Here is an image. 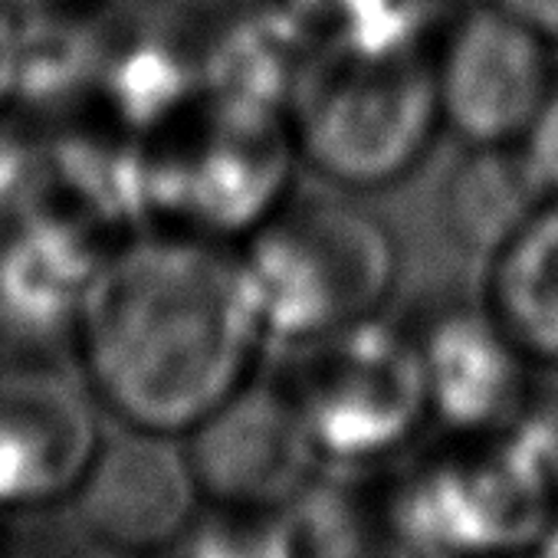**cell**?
Here are the masks:
<instances>
[{
	"mask_svg": "<svg viewBox=\"0 0 558 558\" xmlns=\"http://www.w3.org/2000/svg\"><path fill=\"white\" fill-rule=\"evenodd\" d=\"M266 349L236 246L161 227L109 246L70 345L106 417L178 440Z\"/></svg>",
	"mask_w": 558,
	"mask_h": 558,
	"instance_id": "cell-1",
	"label": "cell"
},
{
	"mask_svg": "<svg viewBox=\"0 0 558 558\" xmlns=\"http://www.w3.org/2000/svg\"><path fill=\"white\" fill-rule=\"evenodd\" d=\"M269 345L296 349L381 316L401 279V246L381 214L336 187L293 191L236 243Z\"/></svg>",
	"mask_w": 558,
	"mask_h": 558,
	"instance_id": "cell-2",
	"label": "cell"
},
{
	"mask_svg": "<svg viewBox=\"0 0 558 558\" xmlns=\"http://www.w3.org/2000/svg\"><path fill=\"white\" fill-rule=\"evenodd\" d=\"M287 122L300 165L326 187L359 197L388 191L421 168L444 132L430 53L362 50L323 37Z\"/></svg>",
	"mask_w": 558,
	"mask_h": 558,
	"instance_id": "cell-3",
	"label": "cell"
},
{
	"mask_svg": "<svg viewBox=\"0 0 558 558\" xmlns=\"http://www.w3.org/2000/svg\"><path fill=\"white\" fill-rule=\"evenodd\" d=\"M283 112L207 96L145 142L148 227L236 246L296 187Z\"/></svg>",
	"mask_w": 558,
	"mask_h": 558,
	"instance_id": "cell-4",
	"label": "cell"
},
{
	"mask_svg": "<svg viewBox=\"0 0 558 558\" xmlns=\"http://www.w3.org/2000/svg\"><path fill=\"white\" fill-rule=\"evenodd\" d=\"M279 375L316 450L368 463L404 447L430 417L417 342L388 313L287 349Z\"/></svg>",
	"mask_w": 558,
	"mask_h": 558,
	"instance_id": "cell-5",
	"label": "cell"
},
{
	"mask_svg": "<svg viewBox=\"0 0 558 558\" xmlns=\"http://www.w3.org/2000/svg\"><path fill=\"white\" fill-rule=\"evenodd\" d=\"M453 457L408 499L414 545L447 558H522L555 525L558 466L525 430V417L499 434L466 437Z\"/></svg>",
	"mask_w": 558,
	"mask_h": 558,
	"instance_id": "cell-6",
	"label": "cell"
},
{
	"mask_svg": "<svg viewBox=\"0 0 558 558\" xmlns=\"http://www.w3.org/2000/svg\"><path fill=\"white\" fill-rule=\"evenodd\" d=\"M430 73L440 122L463 148L515 145L558 80L555 47L489 0L450 14Z\"/></svg>",
	"mask_w": 558,
	"mask_h": 558,
	"instance_id": "cell-7",
	"label": "cell"
},
{
	"mask_svg": "<svg viewBox=\"0 0 558 558\" xmlns=\"http://www.w3.org/2000/svg\"><path fill=\"white\" fill-rule=\"evenodd\" d=\"M102 417L60 359H0V512L70 502L106 440Z\"/></svg>",
	"mask_w": 558,
	"mask_h": 558,
	"instance_id": "cell-8",
	"label": "cell"
},
{
	"mask_svg": "<svg viewBox=\"0 0 558 558\" xmlns=\"http://www.w3.org/2000/svg\"><path fill=\"white\" fill-rule=\"evenodd\" d=\"M181 450L201 502L233 512H279L323 460L283 381L259 372L194 424Z\"/></svg>",
	"mask_w": 558,
	"mask_h": 558,
	"instance_id": "cell-9",
	"label": "cell"
},
{
	"mask_svg": "<svg viewBox=\"0 0 558 558\" xmlns=\"http://www.w3.org/2000/svg\"><path fill=\"white\" fill-rule=\"evenodd\" d=\"M207 99V8L135 0L102 14L93 116L148 142Z\"/></svg>",
	"mask_w": 558,
	"mask_h": 558,
	"instance_id": "cell-10",
	"label": "cell"
},
{
	"mask_svg": "<svg viewBox=\"0 0 558 558\" xmlns=\"http://www.w3.org/2000/svg\"><path fill=\"white\" fill-rule=\"evenodd\" d=\"M109 243L57 207L0 223V359L70 352Z\"/></svg>",
	"mask_w": 558,
	"mask_h": 558,
	"instance_id": "cell-11",
	"label": "cell"
},
{
	"mask_svg": "<svg viewBox=\"0 0 558 558\" xmlns=\"http://www.w3.org/2000/svg\"><path fill=\"white\" fill-rule=\"evenodd\" d=\"M408 329L421 352L430 417L447 430L499 434L529 414L535 365L483 300L434 306Z\"/></svg>",
	"mask_w": 558,
	"mask_h": 558,
	"instance_id": "cell-12",
	"label": "cell"
},
{
	"mask_svg": "<svg viewBox=\"0 0 558 558\" xmlns=\"http://www.w3.org/2000/svg\"><path fill=\"white\" fill-rule=\"evenodd\" d=\"M70 502L99 545L142 555L174 545L187 532L201 493L178 437L122 427L106 434Z\"/></svg>",
	"mask_w": 558,
	"mask_h": 558,
	"instance_id": "cell-13",
	"label": "cell"
},
{
	"mask_svg": "<svg viewBox=\"0 0 558 558\" xmlns=\"http://www.w3.org/2000/svg\"><path fill=\"white\" fill-rule=\"evenodd\" d=\"M319 27L287 0H230L207 11V96L290 109L316 50Z\"/></svg>",
	"mask_w": 558,
	"mask_h": 558,
	"instance_id": "cell-14",
	"label": "cell"
},
{
	"mask_svg": "<svg viewBox=\"0 0 558 558\" xmlns=\"http://www.w3.org/2000/svg\"><path fill=\"white\" fill-rule=\"evenodd\" d=\"M486 263L483 303L532 365L558 368V197H545Z\"/></svg>",
	"mask_w": 558,
	"mask_h": 558,
	"instance_id": "cell-15",
	"label": "cell"
},
{
	"mask_svg": "<svg viewBox=\"0 0 558 558\" xmlns=\"http://www.w3.org/2000/svg\"><path fill=\"white\" fill-rule=\"evenodd\" d=\"M545 197L515 145H473L444 184V227L460 250L489 259Z\"/></svg>",
	"mask_w": 558,
	"mask_h": 558,
	"instance_id": "cell-16",
	"label": "cell"
},
{
	"mask_svg": "<svg viewBox=\"0 0 558 558\" xmlns=\"http://www.w3.org/2000/svg\"><path fill=\"white\" fill-rule=\"evenodd\" d=\"M50 132L11 109L0 116V223L50 207Z\"/></svg>",
	"mask_w": 558,
	"mask_h": 558,
	"instance_id": "cell-17",
	"label": "cell"
},
{
	"mask_svg": "<svg viewBox=\"0 0 558 558\" xmlns=\"http://www.w3.org/2000/svg\"><path fill=\"white\" fill-rule=\"evenodd\" d=\"M515 148L522 151L538 187L548 197H558V80L529 129L522 132V138L515 142Z\"/></svg>",
	"mask_w": 558,
	"mask_h": 558,
	"instance_id": "cell-18",
	"label": "cell"
},
{
	"mask_svg": "<svg viewBox=\"0 0 558 558\" xmlns=\"http://www.w3.org/2000/svg\"><path fill=\"white\" fill-rule=\"evenodd\" d=\"M21 70V17L0 8V116L14 109Z\"/></svg>",
	"mask_w": 558,
	"mask_h": 558,
	"instance_id": "cell-19",
	"label": "cell"
},
{
	"mask_svg": "<svg viewBox=\"0 0 558 558\" xmlns=\"http://www.w3.org/2000/svg\"><path fill=\"white\" fill-rule=\"evenodd\" d=\"M119 0H0V8H8L21 21L34 17H96L106 14Z\"/></svg>",
	"mask_w": 558,
	"mask_h": 558,
	"instance_id": "cell-20",
	"label": "cell"
},
{
	"mask_svg": "<svg viewBox=\"0 0 558 558\" xmlns=\"http://www.w3.org/2000/svg\"><path fill=\"white\" fill-rule=\"evenodd\" d=\"M489 4L522 21L551 47H558V0H489Z\"/></svg>",
	"mask_w": 558,
	"mask_h": 558,
	"instance_id": "cell-21",
	"label": "cell"
},
{
	"mask_svg": "<svg viewBox=\"0 0 558 558\" xmlns=\"http://www.w3.org/2000/svg\"><path fill=\"white\" fill-rule=\"evenodd\" d=\"M287 4L303 11L306 17H313L316 27H323L332 14H339L345 4H352V0H287Z\"/></svg>",
	"mask_w": 558,
	"mask_h": 558,
	"instance_id": "cell-22",
	"label": "cell"
},
{
	"mask_svg": "<svg viewBox=\"0 0 558 558\" xmlns=\"http://www.w3.org/2000/svg\"><path fill=\"white\" fill-rule=\"evenodd\" d=\"M548 535H551V532H548ZM548 535H545V538H542L529 555H522V558H558V545L551 548V538H548Z\"/></svg>",
	"mask_w": 558,
	"mask_h": 558,
	"instance_id": "cell-23",
	"label": "cell"
}]
</instances>
